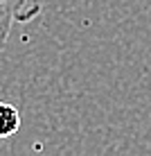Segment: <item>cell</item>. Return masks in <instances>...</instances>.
I'll list each match as a JSON object with an SVG mask.
<instances>
[{
  "label": "cell",
  "mask_w": 151,
  "mask_h": 156,
  "mask_svg": "<svg viewBox=\"0 0 151 156\" xmlns=\"http://www.w3.org/2000/svg\"><path fill=\"white\" fill-rule=\"evenodd\" d=\"M41 14V0H0V52L16 23H29Z\"/></svg>",
  "instance_id": "1"
},
{
  "label": "cell",
  "mask_w": 151,
  "mask_h": 156,
  "mask_svg": "<svg viewBox=\"0 0 151 156\" xmlns=\"http://www.w3.org/2000/svg\"><path fill=\"white\" fill-rule=\"evenodd\" d=\"M20 129V111L14 104L0 100V140L14 136Z\"/></svg>",
  "instance_id": "2"
}]
</instances>
